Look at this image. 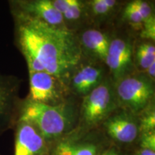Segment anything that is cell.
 Returning <instances> with one entry per match:
<instances>
[{
	"instance_id": "obj_2",
	"label": "cell",
	"mask_w": 155,
	"mask_h": 155,
	"mask_svg": "<svg viewBox=\"0 0 155 155\" xmlns=\"http://www.w3.org/2000/svg\"><path fill=\"white\" fill-rule=\"evenodd\" d=\"M75 98L73 96L58 106H48L24 98L19 104L17 121L30 124L51 144L78 127L80 101L78 102Z\"/></svg>"
},
{
	"instance_id": "obj_24",
	"label": "cell",
	"mask_w": 155,
	"mask_h": 155,
	"mask_svg": "<svg viewBox=\"0 0 155 155\" xmlns=\"http://www.w3.org/2000/svg\"><path fill=\"white\" fill-rule=\"evenodd\" d=\"M0 155H2V154H0Z\"/></svg>"
},
{
	"instance_id": "obj_18",
	"label": "cell",
	"mask_w": 155,
	"mask_h": 155,
	"mask_svg": "<svg viewBox=\"0 0 155 155\" xmlns=\"http://www.w3.org/2000/svg\"><path fill=\"white\" fill-rule=\"evenodd\" d=\"M139 131H155V110L154 103L138 115Z\"/></svg>"
},
{
	"instance_id": "obj_16",
	"label": "cell",
	"mask_w": 155,
	"mask_h": 155,
	"mask_svg": "<svg viewBox=\"0 0 155 155\" xmlns=\"http://www.w3.org/2000/svg\"><path fill=\"white\" fill-rule=\"evenodd\" d=\"M155 62L154 42L144 40L134 44V63L136 70L144 73L151 64Z\"/></svg>"
},
{
	"instance_id": "obj_14",
	"label": "cell",
	"mask_w": 155,
	"mask_h": 155,
	"mask_svg": "<svg viewBox=\"0 0 155 155\" xmlns=\"http://www.w3.org/2000/svg\"><path fill=\"white\" fill-rule=\"evenodd\" d=\"M54 7L63 17L64 23L70 30L75 29L90 17L86 1L51 0Z\"/></svg>"
},
{
	"instance_id": "obj_22",
	"label": "cell",
	"mask_w": 155,
	"mask_h": 155,
	"mask_svg": "<svg viewBox=\"0 0 155 155\" xmlns=\"http://www.w3.org/2000/svg\"><path fill=\"white\" fill-rule=\"evenodd\" d=\"M134 155H155V151L151 150H147V149L136 148L134 151Z\"/></svg>"
},
{
	"instance_id": "obj_12",
	"label": "cell",
	"mask_w": 155,
	"mask_h": 155,
	"mask_svg": "<svg viewBox=\"0 0 155 155\" xmlns=\"http://www.w3.org/2000/svg\"><path fill=\"white\" fill-rule=\"evenodd\" d=\"M9 5L11 13L25 15L57 28H67L51 0H12Z\"/></svg>"
},
{
	"instance_id": "obj_11",
	"label": "cell",
	"mask_w": 155,
	"mask_h": 155,
	"mask_svg": "<svg viewBox=\"0 0 155 155\" xmlns=\"http://www.w3.org/2000/svg\"><path fill=\"white\" fill-rule=\"evenodd\" d=\"M12 129L14 155H50V144L30 124L17 121Z\"/></svg>"
},
{
	"instance_id": "obj_21",
	"label": "cell",
	"mask_w": 155,
	"mask_h": 155,
	"mask_svg": "<svg viewBox=\"0 0 155 155\" xmlns=\"http://www.w3.org/2000/svg\"><path fill=\"white\" fill-rule=\"evenodd\" d=\"M134 150H127L110 144L100 155H134Z\"/></svg>"
},
{
	"instance_id": "obj_20",
	"label": "cell",
	"mask_w": 155,
	"mask_h": 155,
	"mask_svg": "<svg viewBox=\"0 0 155 155\" xmlns=\"http://www.w3.org/2000/svg\"><path fill=\"white\" fill-rule=\"evenodd\" d=\"M136 148L155 151V131H146L139 134Z\"/></svg>"
},
{
	"instance_id": "obj_8",
	"label": "cell",
	"mask_w": 155,
	"mask_h": 155,
	"mask_svg": "<svg viewBox=\"0 0 155 155\" xmlns=\"http://www.w3.org/2000/svg\"><path fill=\"white\" fill-rule=\"evenodd\" d=\"M134 44L133 39L127 35L111 37L105 65L114 83L137 71L134 63Z\"/></svg>"
},
{
	"instance_id": "obj_7",
	"label": "cell",
	"mask_w": 155,
	"mask_h": 155,
	"mask_svg": "<svg viewBox=\"0 0 155 155\" xmlns=\"http://www.w3.org/2000/svg\"><path fill=\"white\" fill-rule=\"evenodd\" d=\"M28 73L29 94L26 99L48 106H58L73 97L68 86L55 75L45 71Z\"/></svg>"
},
{
	"instance_id": "obj_9",
	"label": "cell",
	"mask_w": 155,
	"mask_h": 155,
	"mask_svg": "<svg viewBox=\"0 0 155 155\" xmlns=\"http://www.w3.org/2000/svg\"><path fill=\"white\" fill-rule=\"evenodd\" d=\"M22 80L0 73V136L12 129L17 121Z\"/></svg>"
},
{
	"instance_id": "obj_23",
	"label": "cell",
	"mask_w": 155,
	"mask_h": 155,
	"mask_svg": "<svg viewBox=\"0 0 155 155\" xmlns=\"http://www.w3.org/2000/svg\"><path fill=\"white\" fill-rule=\"evenodd\" d=\"M147 76H148L151 80L154 81L155 80V62L151 64L150 66L148 67V68L146 70V71L144 72Z\"/></svg>"
},
{
	"instance_id": "obj_5",
	"label": "cell",
	"mask_w": 155,
	"mask_h": 155,
	"mask_svg": "<svg viewBox=\"0 0 155 155\" xmlns=\"http://www.w3.org/2000/svg\"><path fill=\"white\" fill-rule=\"evenodd\" d=\"M110 142L98 129L75 130L50 144V155H100Z\"/></svg>"
},
{
	"instance_id": "obj_1",
	"label": "cell",
	"mask_w": 155,
	"mask_h": 155,
	"mask_svg": "<svg viewBox=\"0 0 155 155\" xmlns=\"http://www.w3.org/2000/svg\"><path fill=\"white\" fill-rule=\"evenodd\" d=\"M12 15L15 44L25 58L28 72L45 71L68 86L71 75L85 58L77 32L17 13Z\"/></svg>"
},
{
	"instance_id": "obj_15",
	"label": "cell",
	"mask_w": 155,
	"mask_h": 155,
	"mask_svg": "<svg viewBox=\"0 0 155 155\" xmlns=\"http://www.w3.org/2000/svg\"><path fill=\"white\" fill-rule=\"evenodd\" d=\"M129 3L138 12L142 19L143 28L140 32V37L144 40L154 42L155 16L152 5L143 0H134Z\"/></svg>"
},
{
	"instance_id": "obj_19",
	"label": "cell",
	"mask_w": 155,
	"mask_h": 155,
	"mask_svg": "<svg viewBox=\"0 0 155 155\" xmlns=\"http://www.w3.org/2000/svg\"><path fill=\"white\" fill-rule=\"evenodd\" d=\"M122 20L129 24L134 30L141 31L143 28L142 19L139 12L134 8L129 2L124 6L121 13Z\"/></svg>"
},
{
	"instance_id": "obj_13",
	"label": "cell",
	"mask_w": 155,
	"mask_h": 155,
	"mask_svg": "<svg viewBox=\"0 0 155 155\" xmlns=\"http://www.w3.org/2000/svg\"><path fill=\"white\" fill-rule=\"evenodd\" d=\"M81 50L86 58L105 64L111 36L96 28H88L78 35Z\"/></svg>"
},
{
	"instance_id": "obj_6",
	"label": "cell",
	"mask_w": 155,
	"mask_h": 155,
	"mask_svg": "<svg viewBox=\"0 0 155 155\" xmlns=\"http://www.w3.org/2000/svg\"><path fill=\"white\" fill-rule=\"evenodd\" d=\"M101 130L110 144L127 150H134L139 134L138 115L118 108L102 123Z\"/></svg>"
},
{
	"instance_id": "obj_17",
	"label": "cell",
	"mask_w": 155,
	"mask_h": 155,
	"mask_svg": "<svg viewBox=\"0 0 155 155\" xmlns=\"http://www.w3.org/2000/svg\"><path fill=\"white\" fill-rule=\"evenodd\" d=\"M90 17L105 19L119 8L120 2L116 0H91L86 1Z\"/></svg>"
},
{
	"instance_id": "obj_4",
	"label": "cell",
	"mask_w": 155,
	"mask_h": 155,
	"mask_svg": "<svg viewBox=\"0 0 155 155\" xmlns=\"http://www.w3.org/2000/svg\"><path fill=\"white\" fill-rule=\"evenodd\" d=\"M114 85L118 106L136 115L154 102V81L144 73L135 71Z\"/></svg>"
},
{
	"instance_id": "obj_10",
	"label": "cell",
	"mask_w": 155,
	"mask_h": 155,
	"mask_svg": "<svg viewBox=\"0 0 155 155\" xmlns=\"http://www.w3.org/2000/svg\"><path fill=\"white\" fill-rule=\"evenodd\" d=\"M108 76L105 64L85 58L70 78V92L73 96L81 98L100 86Z\"/></svg>"
},
{
	"instance_id": "obj_3",
	"label": "cell",
	"mask_w": 155,
	"mask_h": 155,
	"mask_svg": "<svg viewBox=\"0 0 155 155\" xmlns=\"http://www.w3.org/2000/svg\"><path fill=\"white\" fill-rule=\"evenodd\" d=\"M81 99L78 128L83 130L100 128L103 122L119 108L114 83L109 76Z\"/></svg>"
}]
</instances>
